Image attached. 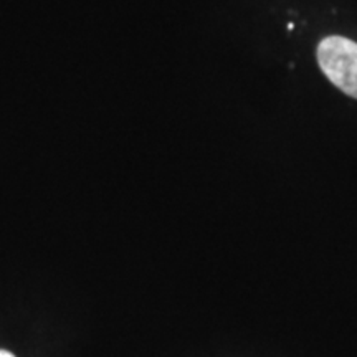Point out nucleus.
Returning <instances> with one entry per match:
<instances>
[{
    "label": "nucleus",
    "instance_id": "obj_1",
    "mask_svg": "<svg viewBox=\"0 0 357 357\" xmlns=\"http://www.w3.org/2000/svg\"><path fill=\"white\" fill-rule=\"evenodd\" d=\"M316 56L326 78L357 100V43L341 35H329L319 42Z\"/></svg>",
    "mask_w": 357,
    "mask_h": 357
},
{
    "label": "nucleus",
    "instance_id": "obj_2",
    "mask_svg": "<svg viewBox=\"0 0 357 357\" xmlns=\"http://www.w3.org/2000/svg\"><path fill=\"white\" fill-rule=\"evenodd\" d=\"M0 357H15V356L10 354V352H7V351H0Z\"/></svg>",
    "mask_w": 357,
    "mask_h": 357
}]
</instances>
